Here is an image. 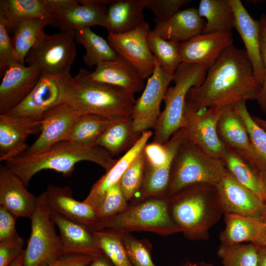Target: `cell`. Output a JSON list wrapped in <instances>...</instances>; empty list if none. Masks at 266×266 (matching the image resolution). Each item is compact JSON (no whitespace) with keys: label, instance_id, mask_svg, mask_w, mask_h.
<instances>
[{"label":"cell","instance_id":"3957f363","mask_svg":"<svg viewBox=\"0 0 266 266\" xmlns=\"http://www.w3.org/2000/svg\"><path fill=\"white\" fill-rule=\"evenodd\" d=\"M168 210L181 233L191 240H205L223 211L216 186L200 183L189 186L168 199Z\"/></svg>","mask_w":266,"mask_h":266},{"label":"cell","instance_id":"8d00e7d4","mask_svg":"<svg viewBox=\"0 0 266 266\" xmlns=\"http://www.w3.org/2000/svg\"><path fill=\"white\" fill-rule=\"evenodd\" d=\"M119 118L91 114L82 115L67 140L84 145H96L106 129Z\"/></svg>","mask_w":266,"mask_h":266},{"label":"cell","instance_id":"1f68e13d","mask_svg":"<svg viewBox=\"0 0 266 266\" xmlns=\"http://www.w3.org/2000/svg\"><path fill=\"white\" fill-rule=\"evenodd\" d=\"M141 134L135 130L131 116L121 117L106 129L95 145L102 147L114 157L130 150Z\"/></svg>","mask_w":266,"mask_h":266},{"label":"cell","instance_id":"4dcf8cb0","mask_svg":"<svg viewBox=\"0 0 266 266\" xmlns=\"http://www.w3.org/2000/svg\"><path fill=\"white\" fill-rule=\"evenodd\" d=\"M34 18L50 20L58 27L54 16L43 0H0V20L7 29H12L19 21Z\"/></svg>","mask_w":266,"mask_h":266},{"label":"cell","instance_id":"f546056e","mask_svg":"<svg viewBox=\"0 0 266 266\" xmlns=\"http://www.w3.org/2000/svg\"><path fill=\"white\" fill-rule=\"evenodd\" d=\"M226 226L220 235L222 244L243 242L256 244L266 233V222L261 218L226 213Z\"/></svg>","mask_w":266,"mask_h":266},{"label":"cell","instance_id":"d6a6232c","mask_svg":"<svg viewBox=\"0 0 266 266\" xmlns=\"http://www.w3.org/2000/svg\"><path fill=\"white\" fill-rule=\"evenodd\" d=\"M221 159L233 177L257 194L264 202L262 176L259 170L235 150L226 146Z\"/></svg>","mask_w":266,"mask_h":266},{"label":"cell","instance_id":"681fc988","mask_svg":"<svg viewBox=\"0 0 266 266\" xmlns=\"http://www.w3.org/2000/svg\"><path fill=\"white\" fill-rule=\"evenodd\" d=\"M145 165L152 167L160 166L164 164L168 157L166 145L154 142L147 143L143 150Z\"/></svg>","mask_w":266,"mask_h":266},{"label":"cell","instance_id":"60d3db41","mask_svg":"<svg viewBox=\"0 0 266 266\" xmlns=\"http://www.w3.org/2000/svg\"><path fill=\"white\" fill-rule=\"evenodd\" d=\"M217 255L224 266H257V249L254 243L221 244Z\"/></svg>","mask_w":266,"mask_h":266},{"label":"cell","instance_id":"94428289","mask_svg":"<svg viewBox=\"0 0 266 266\" xmlns=\"http://www.w3.org/2000/svg\"><path fill=\"white\" fill-rule=\"evenodd\" d=\"M186 266H198V265L197 264H194V265L189 264Z\"/></svg>","mask_w":266,"mask_h":266},{"label":"cell","instance_id":"816d5d0a","mask_svg":"<svg viewBox=\"0 0 266 266\" xmlns=\"http://www.w3.org/2000/svg\"><path fill=\"white\" fill-rule=\"evenodd\" d=\"M93 258L86 255H62L45 266H88Z\"/></svg>","mask_w":266,"mask_h":266},{"label":"cell","instance_id":"6f0895ef","mask_svg":"<svg viewBox=\"0 0 266 266\" xmlns=\"http://www.w3.org/2000/svg\"><path fill=\"white\" fill-rule=\"evenodd\" d=\"M252 117L255 121L266 131V120L255 116H252Z\"/></svg>","mask_w":266,"mask_h":266},{"label":"cell","instance_id":"5b68a950","mask_svg":"<svg viewBox=\"0 0 266 266\" xmlns=\"http://www.w3.org/2000/svg\"><path fill=\"white\" fill-rule=\"evenodd\" d=\"M167 200L166 196H159L129 204L121 213L99 220L91 230L109 229L121 233L143 231L164 236L181 233L170 217Z\"/></svg>","mask_w":266,"mask_h":266},{"label":"cell","instance_id":"8fae6325","mask_svg":"<svg viewBox=\"0 0 266 266\" xmlns=\"http://www.w3.org/2000/svg\"><path fill=\"white\" fill-rule=\"evenodd\" d=\"M68 78L53 76L42 70L38 82L27 97L5 114L41 120L49 110L66 102Z\"/></svg>","mask_w":266,"mask_h":266},{"label":"cell","instance_id":"ffe728a7","mask_svg":"<svg viewBox=\"0 0 266 266\" xmlns=\"http://www.w3.org/2000/svg\"><path fill=\"white\" fill-rule=\"evenodd\" d=\"M217 129L224 144L244 157L262 174L261 161L243 122L233 107H227L222 110Z\"/></svg>","mask_w":266,"mask_h":266},{"label":"cell","instance_id":"6125c7cd","mask_svg":"<svg viewBox=\"0 0 266 266\" xmlns=\"http://www.w3.org/2000/svg\"></svg>","mask_w":266,"mask_h":266},{"label":"cell","instance_id":"f5cc1de1","mask_svg":"<svg viewBox=\"0 0 266 266\" xmlns=\"http://www.w3.org/2000/svg\"><path fill=\"white\" fill-rule=\"evenodd\" d=\"M88 266H115L108 257L103 252L94 257L93 260Z\"/></svg>","mask_w":266,"mask_h":266},{"label":"cell","instance_id":"7bdbcfd3","mask_svg":"<svg viewBox=\"0 0 266 266\" xmlns=\"http://www.w3.org/2000/svg\"><path fill=\"white\" fill-rule=\"evenodd\" d=\"M120 233L133 266H157L152 259V246L148 240L138 239L130 233Z\"/></svg>","mask_w":266,"mask_h":266},{"label":"cell","instance_id":"9c48e42d","mask_svg":"<svg viewBox=\"0 0 266 266\" xmlns=\"http://www.w3.org/2000/svg\"><path fill=\"white\" fill-rule=\"evenodd\" d=\"M75 31L45 33L28 53L25 63L53 76L68 78L76 55Z\"/></svg>","mask_w":266,"mask_h":266},{"label":"cell","instance_id":"603a6c76","mask_svg":"<svg viewBox=\"0 0 266 266\" xmlns=\"http://www.w3.org/2000/svg\"><path fill=\"white\" fill-rule=\"evenodd\" d=\"M186 138L184 129H179L165 144L168 150V157L166 162L156 167L145 165L142 186L135 198L129 204L136 203L151 197H167V190L172 162L180 146Z\"/></svg>","mask_w":266,"mask_h":266},{"label":"cell","instance_id":"52a82bcc","mask_svg":"<svg viewBox=\"0 0 266 266\" xmlns=\"http://www.w3.org/2000/svg\"><path fill=\"white\" fill-rule=\"evenodd\" d=\"M207 70L196 64L182 63L173 75L174 85L167 89L161 111L154 128L152 142L165 144L183 128L187 95L204 81Z\"/></svg>","mask_w":266,"mask_h":266},{"label":"cell","instance_id":"8992f818","mask_svg":"<svg viewBox=\"0 0 266 266\" xmlns=\"http://www.w3.org/2000/svg\"><path fill=\"white\" fill-rule=\"evenodd\" d=\"M227 172L221 159L209 155L186 138L172 162L167 199L192 185L206 183L216 186Z\"/></svg>","mask_w":266,"mask_h":266},{"label":"cell","instance_id":"7c38bea8","mask_svg":"<svg viewBox=\"0 0 266 266\" xmlns=\"http://www.w3.org/2000/svg\"><path fill=\"white\" fill-rule=\"evenodd\" d=\"M150 30L148 23L144 21L130 32L108 33L107 36V41L117 55L128 62L144 80L152 75L155 66V58L147 42Z\"/></svg>","mask_w":266,"mask_h":266},{"label":"cell","instance_id":"c3c4849f","mask_svg":"<svg viewBox=\"0 0 266 266\" xmlns=\"http://www.w3.org/2000/svg\"><path fill=\"white\" fill-rule=\"evenodd\" d=\"M259 21L260 50L264 69V80L256 101L261 109L266 113V19L265 14L261 15Z\"/></svg>","mask_w":266,"mask_h":266},{"label":"cell","instance_id":"484cf974","mask_svg":"<svg viewBox=\"0 0 266 266\" xmlns=\"http://www.w3.org/2000/svg\"><path fill=\"white\" fill-rule=\"evenodd\" d=\"M153 135L151 130L144 132L136 143L92 186L89 194L83 200L96 211L100 206L105 193L118 183L123 174L135 158L141 153L149 139Z\"/></svg>","mask_w":266,"mask_h":266},{"label":"cell","instance_id":"11a10c76","mask_svg":"<svg viewBox=\"0 0 266 266\" xmlns=\"http://www.w3.org/2000/svg\"><path fill=\"white\" fill-rule=\"evenodd\" d=\"M262 180L263 183L264 193V211L262 216V219L266 222V175H263Z\"/></svg>","mask_w":266,"mask_h":266},{"label":"cell","instance_id":"d6986e66","mask_svg":"<svg viewBox=\"0 0 266 266\" xmlns=\"http://www.w3.org/2000/svg\"><path fill=\"white\" fill-rule=\"evenodd\" d=\"M232 45V32L200 34L180 43L182 63L198 65L208 70L224 51Z\"/></svg>","mask_w":266,"mask_h":266},{"label":"cell","instance_id":"2e32d148","mask_svg":"<svg viewBox=\"0 0 266 266\" xmlns=\"http://www.w3.org/2000/svg\"><path fill=\"white\" fill-rule=\"evenodd\" d=\"M41 120L7 114H0V161L6 162L25 153L27 139L39 133Z\"/></svg>","mask_w":266,"mask_h":266},{"label":"cell","instance_id":"d4e9b609","mask_svg":"<svg viewBox=\"0 0 266 266\" xmlns=\"http://www.w3.org/2000/svg\"><path fill=\"white\" fill-rule=\"evenodd\" d=\"M43 193L51 211L83 224L90 229L98 221L96 210L84 201L75 199L69 187L49 185Z\"/></svg>","mask_w":266,"mask_h":266},{"label":"cell","instance_id":"277c9868","mask_svg":"<svg viewBox=\"0 0 266 266\" xmlns=\"http://www.w3.org/2000/svg\"><path fill=\"white\" fill-rule=\"evenodd\" d=\"M81 69L66 81V101L81 115L96 114L110 118L131 116L134 94L121 88L90 79Z\"/></svg>","mask_w":266,"mask_h":266},{"label":"cell","instance_id":"ab89813d","mask_svg":"<svg viewBox=\"0 0 266 266\" xmlns=\"http://www.w3.org/2000/svg\"><path fill=\"white\" fill-rule=\"evenodd\" d=\"M245 101H241L233 108L243 122L251 143L261 161L262 175H266V131L261 128L249 113Z\"/></svg>","mask_w":266,"mask_h":266},{"label":"cell","instance_id":"6da1fadb","mask_svg":"<svg viewBox=\"0 0 266 266\" xmlns=\"http://www.w3.org/2000/svg\"><path fill=\"white\" fill-rule=\"evenodd\" d=\"M261 87L245 50L232 45L208 69L203 82L190 90L185 107H233L241 101L256 100Z\"/></svg>","mask_w":266,"mask_h":266},{"label":"cell","instance_id":"ba28073f","mask_svg":"<svg viewBox=\"0 0 266 266\" xmlns=\"http://www.w3.org/2000/svg\"><path fill=\"white\" fill-rule=\"evenodd\" d=\"M51 214L42 193L37 196L36 206L30 218L31 231L24 251V266H45L62 256L59 237Z\"/></svg>","mask_w":266,"mask_h":266},{"label":"cell","instance_id":"be15d7a7","mask_svg":"<svg viewBox=\"0 0 266 266\" xmlns=\"http://www.w3.org/2000/svg\"></svg>","mask_w":266,"mask_h":266},{"label":"cell","instance_id":"836d02e7","mask_svg":"<svg viewBox=\"0 0 266 266\" xmlns=\"http://www.w3.org/2000/svg\"><path fill=\"white\" fill-rule=\"evenodd\" d=\"M48 25L55 27L50 20L34 18L19 21L13 26L11 40L18 63L25 65L28 53L45 33L44 28Z\"/></svg>","mask_w":266,"mask_h":266},{"label":"cell","instance_id":"ac0fdd59","mask_svg":"<svg viewBox=\"0 0 266 266\" xmlns=\"http://www.w3.org/2000/svg\"><path fill=\"white\" fill-rule=\"evenodd\" d=\"M215 186L224 214L262 219L264 207L262 200L237 181L228 171Z\"/></svg>","mask_w":266,"mask_h":266},{"label":"cell","instance_id":"f907efd6","mask_svg":"<svg viewBox=\"0 0 266 266\" xmlns=\"http://www.w3.org/2000/svg\"><path fill=\"white\" fill-rule=\"evenodd\" d=\"M18 217L0 206V242L12 239L18 235L16 229Z\"/></svg>","mask_w":266,"mask_h":266},{"label":"cell","instance_id":"bcb514c9","mask_svg":"<svg viewBox=\"0 0 266 266\" xmlns=\"http://www.w3.org/2000/svg\"><path fill=\"white\" fill-rule=\"evenodd\" d=\"M18 62L17 59L11 38H10L8 29L0 20V74L2 76L9 65Z\"/></svg>","mask_w":266,"mask_h":266},{"label":"cell","instance_id":"9a60e30c","mask_svg":"<svg viewBox=\"0 0 266 266\" xmlns=\"http://www.w3.org/2000/svg\"><path fill=\"white\" fill-rule=\"evenodd\" d=\"M112 0H81L52 10L60 31H75L92 26L106 27L107 6Z\"/></svg>","mask_w":266,"mask_h":266},{"label":"cell","instance_id":"e575fe53","mask_svg":"<svg viewBox=\"0 0 266 266\" xmlns=\"http://www.w3.org/2000/svg\"><path fill=\"white\" fill-rule=\"evenodd\" d=\"M205 19L203 33L231 32L234 14L230 0H201L197 8Z\"/></svg>","mask_w":266,"mask_h":266},{"label":"cell","instance_id":"5bb4252c","mask_svg":"<svg viewBox=\"0 0 266 266\" xmlns=\"http://www.w3.org/2000/svg\"><path fill=\"white\" fill-rule=\"evenodd\" d=\"M81 115L66 101L50 109L41 119V129L38 137L22 154H37L59 142L67 140Z\"/></svg>","mask_w":266,"mask_h":266},{"label":"cell","instance_id":"74e56055","mask_svg":"<svg viewBox=\"0 0 266 266\" xmlns=\"http://www.w3.org/2000/svg\"><path fill=\"white\" fill-rule=\"evenodd\" d=\"M91 232L100 249L115 266H133L120 233L109 229Z\"/></svg>","mask_w":266,"mask_h":266},{"label":"cell","instance_id":"f6af8a7d","mask_svg":"<svg viewBox=\"0 0 266 266\" xmlns=\"http://www.w3.org/2000/svg\"><path fill=\"white\" fill-rule=\"evenodd\" d=\"M191 1L189 0H147L146 8L155 16V22L165 20L171 17L184 5Z\"/></svg>","mask_w":266,"mask_h":266},{"label":"cell","instance_id":"7dc6e473","mask_svg":"<svg viewBox=\"0 0 266 266\" xmlns=\"http://www.w3.org/2000/svg\"><path fill=\"white\" fill-rule=\"evenodd\" d=\"M25 241L19 235L0 242V266H10L24 251Z\"/></svg>","mask_w":266,"mask_h":266},{"label":"cell","instance_id":"7a4b0ae2","mask_svg":"<svg viewBox=\"0 0 266 266\" xmlns=\"http://www.w3.org/2000/svg\"><path fill=\"white\" fill-rule=\"evenodd\" d=\"M117 160L99 146L84 145L66 140L42 153L33 155L21 154L4 163L27 186L32 177L43 170H53L67 177L72 174L75 165L80 162L94 163L106 171Z\"/></svg>","mask_w":266,"mask_h":266},{"label":"cell","instance_id":"44dd1931","mask_svg":"<svg viewBox=\"0 0 266 266\" xmlns=\"http://www.w3.org/2000/svg\"><path fill=\"white\" fill-rule=\"evenodd\" d=\"M51 217L59 231L62 255H86L95 257L102 253L87 227L55 212L51 211Z\"/></svg>","mask_w":266,"mask_h":266},{"label":"cell","instance_id":"4fadbf2b","mask_svg":"<svg viewBox=\"0 0 266 266\" xmlns=\"http://www.w3.org/2000/svg\"><path fill=\"white\" fill-rule=\"evenodd\" d=\"M222 109L210 107L195 110L185 107L182 128L188 140L209 155L220 159L226 147L217 129Z\"/></svg>","mask_w":266,"mask_h":266},{"label":"cell","instance_id":"f1b7e54d","mask_svg":"<svg viewBox=\"0 0 266 266\" xmlns=\"http://www.w3.org/2000/svg\"><path fill=\"white\" fill-rule=\"evenodd\" d=\"M147 0H112L108 6L106 29L108 33L122 34L133 31L144 22Z\"/></svg>","mask_w":266,"mask_h":266},{"label":"cell","instance_id":"680465c9","mask_svg":"<svg viewBox=\"0 0 266 266\" xmlns=\"http://www.w3.org/2000/svg\"><path fill=\"white\" fill-rule=\"evenodd\" d=\"M257 245H261L266 246V233H265L259 241L255 244Z\"/></svg>","mask_w":266,"mask_h":266},{"label":"cell","instance_id":"d590c367","mask_svg":"<svg viewBox=\"0 0 266 266\" xmlns=\"http://www.w3.org/2000/svg\"><path fill=\"white\" fill-rule=\"evenodd\" d=\"M74 37L75 41L82 45L86 50L82 59L89 67L97 66L118 57L108 41L92 31L90 28L75 31Z\"/></svg>","mask_w":266,"mask_h":266},{"label":"cell","instance_id":"7402d4cb","mask_svg":"<svg viewBox=\"0 0 266 266\" xmlns=\"http://www.w3.org/2000/svg\"><path fill=\"white\" fill-rule=\"evenodd\" d=\"M22 179L5 165H0V206L18 217L31 218L37 197L29 192Z\"/></svg>","mask_w":266,"mask_h":266},{"label":"cell","instance_id":"cb8c5ba5","mask_svg":"<svg viewBox=\"0 0 266 266\" xmlns=\"http://www.w3.org/2000/svg\"><path fill=\"white\" fill-rule=\"evenodd\" d=\"M234 14L233 28L238 32L252 65L255 75L262 86L264 69L260 38V24L249 14L240 0H230Z\"/></svg>","mask_w":266,"mask_h":266},{"label":"cell","instance_id":"30bf717a","mask_svg":"<svg viewBox=\"0 0 266 266\" xmlns=\"http://www.w3.org/2000/svg\"><path fill=\"white\" fill-rule=\"evenodd\" d=\"M173 75L164 70L155 58L154 72L147 79L143 92L135 100L132 110L131 117L137 132L142 133L154 129L161 112V103L173 81Z\"/></svg>","mask_w":266,"mask_h":266},{"label":"cell","instance_id":"91938a15","mask_svg":"<svg viewBox=\"0 0 266 266\" xmlns=\"http://www.w3.org/2000/svg\"><path fill=\"white\" fill-rule=\"evenodd\" d=\"M198 266H213L211 264H206V263H201L200 265H198Z\"/></svg>","mask_w":266,"mask_h":266},{"label":"cell","instance_id":"9f6ffc18","mask_svg":"<svg viewBox=\"0 0 266 266\" xmlns=\"http://www.w3.org/2000/svg\"><path fill=\"white\" fill-rule=\"evenodd\" d=\"M10 266H24V251L12 263V264Z\"/></svg>","mask_w":266,"mask_h":266},{"label":"cell","instance_id":"e0dca14e","mask_svg":"<svg viewBox=\"0 0 266 266\" xmlns=\"http://www.w3.org/2000/svg\"><path fill=\"white\" fill-rule=\"evenodd\" d=\"M42 70L33 66L11 64L0 85V114L15 107L29 94L38 82Z\"/></svg>","mask_w":266,"mask_h":266},{"label":"cell","instance_id":"b9f144b4","mask_svg":"<svg viewBox=\"0 0 266 266\" xmlns=\"http://www.w3.org/2000/svg\"><path fill=\"white\" fill-rule=\"evenodd\" d=\"M144 170L145 160L142 150L125 171L119 182L129 203L135 198L142 186Z\"/></svg>","mask_w":266,"mask_h":266},{"label":"cell","instance_id":"4316f807","mask_svg":"<svg viewBox=\"0 0 266 266\" xmlns=\"http://www.w3.org/2000/svg\"><path fill=\"white\" fill-rule=\"evenodd\" d=\"M155 23L154 33L180 43L202 33L205 26V19L195 7L180 9L167 19Z\"/></svg>","mask_w":266,"mask_h":266},{"label":"cell","instance_id":"83f0119b","mask_svg":"<svg viewBox=\"0 0 266 266\" xmlns=\"http://www.w3.org/2000/svg\"><path fill=\"white\" fill-rule=\"evenodd\" d=\"M88 76L92 80L115 86L133 94L143 90L146 84L134 68L118 56L114 60L98 65L93 71H89Z\"/></svg>","mask_w":266,"mask_h":266},{"label":"cell","instance_id":"ee69618b","mask_svg":"<svg viewBox=\"0 0 266 266\" xmlns=\"http://www.w3.org/2000/svg\"><path fill=\"white\" fill-rule=\"evenodd\" d=\"M119 182L105 193L102 202L97 211L99 220L118 215L129 206V203L122 192Z\"/></svg>","mask_w":266,"mask_h":266},{"label":"cell","instance_id":"db71d44e","mask_svg":"<svg viewBox=\"0 0 266 266\" xmlns=\"http://www.w3.org/2000/svg\"><path fill=\"white\" fill-rule=\"evenodd\" d=\"M257 266H266V246L257 245Z\"/></svg>","mask_w":266,"mask_h":266},{"label":"cell","instance_id":"f35d334b","mask_svg":"<svg viewBox=\"0 0 266 266\" xmlns=\"http://www.w3.org/2000/svg\"><path fill=\"white\" fill-rule=\"evenodd\" d=\"M149 49L161 67L173 75L182 63L180 54V43L165 39L152 30L147 36Z\"/></svg>","mask_w":266,"mask_h":266}]
</instances>
